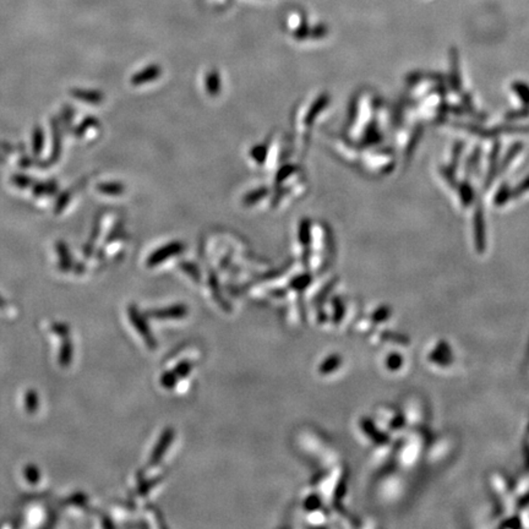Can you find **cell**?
Returning <instances> with one entry per match:
<instances>
[{
    "instance_id": "52a82bcc",
    "label": "cell",
    "mask_w": 529,
    "mask_h": 529,
    "mask_svg": "<svg viewBox=\"0 0 529 529\" xmlns=\"http://www.w3.org/2000/svg\"><path fill=\"white\" fill-rule=\"evenodd\" d=\"M191 370H192L191 363L187 362V360H184V362H180L179 364L174 368L173 371L177 374V376L179 377V379H182V377H186L187 375L191 372Z\"/></svg>"
},
{
    "instance_id": "5b68a950",
    "label": "cell",
    "mask_w": 529,
    "mask_h": 529,
    "mask_svg": "<svg viewBox=\"0 0 529 529\" xmlns=\"http://www.w3.org/2000/svg\"><path fill=\"white\" fill-rule=\"evenodd\" d=\"M178 380H179V377L177 376V374L173 370H170V371L163 372L162 376H160V385L164 389H173L178 384Z\"/></svg>"
},
{
    "instance_id": "8992f818",
    "label": "cell",
    "mask_w": 529,
    "mask_h": 529,
    "mask_svg": "<svg viewBox=\"0 0 529 529\" xmlns=\"http://www.w3.org/2000/svg\"><path fill=\"white\" fill-rule=\"evenodd\" d=\"M159 74V70H158V68H150L148 70L143 71V73L138 74V75H135L132 79V82L133 83H142V82H146V81L151 80L150 78H155L156 75H158Z\"/></svg>"
},
{
    "instance_id": "7c38bea8",
    "label": "cell",
    "mask_w": 529,
    "mask_h": 529,
    "mask_svg": "<svg viewBox=\"0 0 529 529\" xmlns=\"http://www.w3.org/2000/svg\"><path fill=\"white\" fill-rule=\"evenodd\" d=\"M272 295L283 296L286 295V291H284V289H276V291H272Z\"/></svg>"
},
{
    "instance_id": "3957f363",
    "label": "cell",
    "mask_w": 529,
    "mask_h": 529,
    "mask_svg": "<svg viewBox=\"0 0 529 529\" xmlns=\"http://www.w3.org/2000/svg\"><path fill=\"white\" fill-rule=\"evenodd\" d=\"M148 316L156 318H182L187 315V308L183 304L169 306V308L158 309V310L148 311Z\"/></svg>"
},
{
    "instance_id": "30bf717a",
    "label": "cell",
    "mask_w": 529,
    "mask_h": 529,
    "mask_svg": "<svg viewBox=\"0 0 529 529\" xmlns=\"http://www.w3.org/2000/svg\"><path fill=\"white\" fill-rule=\"evenodd\" d=\"M182 268L185 269V271H187L190 273V276L192 277V278L195 279V281H199L200 279V273H199V269L196 268V267L192 266L191 264H182Z\"/></svg>"
},
{
    "instance_id": "6da1fadb",
    "label": "cell",
    "mask_w": 529,
    "mask_h": 529,
    "mask_svg": "<svg viewBox=\"0 0 529 529\" xmlns=\"http://www.w3.org/2000/svg\"><path fill=\"white\" fill-rule=\"evenodd\" d=\"M128 314H129L130 321H132V326L138 331L141 337L145 341L146 345L151 349H155L157 347V342H156L155 337H153L152 332H151L150 327H148L147 322H146L145 317L142 316V314L138 311V309L135 305H130L128 309Z\"/></svg>"
},
{
    "instance_id": "8fae6325",
    "label": "cell",
    "mask_w": 529,
    "mask_h": 529,
    "mask_svg": "<svg viewBox=\"0 0 529 529\" xmlns=\"http://www.w3.org/2000/svg\"><path fill=\"white\" fill-rule=\"evenodd\" d=\"M316 505H317V499H316L315 496H310V498L305 501V507L308 508V511H313V508H315Z\"/></svg>"
},
{
    "instance_id": "9c48e42d",
    "label": "cell",
    "mask_w": 529,
    "mask_h": 529,
    "mask_svg": "<svg viewBox=\"0 0 529 529\" xmlns=\"http://www.w3.org/2000/svg\"><path fill=\"white\" fill-rule=\"evenodd\" d=\"M308 279H306V277H298V278H294L293 281L291 282V287L293 289H296V291H300V289L305 288L306 286H308Z\"/></svg>"
},
{
    "instance_id": "ba28073f",
    "label": "cell",
    "mask_w": 529,
    "mask_h": 529,
    "mask_svg": "<svg viewBox=\"0 0 529 529\" xmlns=\"http://www.w3.org/2000/svg\"><path fill=\"white\" fill-rule=\"evenodd\" d=\"M159 480H160V476H158V478L152 479V480H147V481H145V483L141 484L140 488H138V490H137L138 495H145V494H147L148 491H150L151 489H152Z\"/></svg>"
},
{
    "instance_id": "277c9868",
    "label": "cell",
    "mask_w": 529,
    "mask_h": 529,
    "mask_svg": "<svg viewBox=\"0 0 529 529\" xmlns=\"http://www.w3.org/2000/svg\"><path fill=\"white\" fill-rule=\"evenodd\" d=\"M182 250H183V245L180 243H173V244H170V245L164 246V248H162V249H159V250L155 251V253H153L152 255L150 256V259L147 260L148 266H150V267L156 266V264H158L159 263H162V261H164L165 259H169L170 256H173V255H175V254L180 253Z\"/></svg>"
},
{
    "instance_id": "7a4b0ae2",
    "label": "cell",
    "mask_w": 529,
    "mask_h": 529,
    "mask_svg": "<svg viewBox=\"0 0 529 529\" xmlns=\"http://www.w3.org/2000/svg\"><path fill=\"white\" fill-rule=\"evenodd\" d=\"M173 439H174V430L172 427H167V429L163 430L162 435H160L159 440H158L157 445L155 446L152 454H151L150 466H156V464L159 463L162 457L164 456L165 451L172 445Z\"/></svg>"
}]
</instances>
